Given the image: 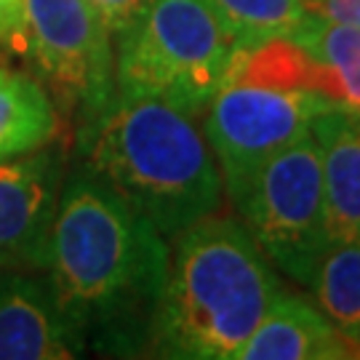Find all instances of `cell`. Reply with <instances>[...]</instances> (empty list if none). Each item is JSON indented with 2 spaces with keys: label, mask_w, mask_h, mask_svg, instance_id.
Returning <instances> with one entry per match:
<instances>
[{
  "label": "cell",
  "mask_w": 360,
  "mask_h": 360,
  "mask_svg": "<svg viewBox=\"0 0 360 360\" xmlns=\"http://www.w3.org/2000/svg\"><path fill=\"white\" fill-rule=\"evenodd\" d=\"M168 240L86 163L65 176L46 275L83 347L150 349Z\"/></svg>",
  "instance_id": "1"
},
{
  "label": "cell",
  "mask_w": 360,
  "mask_h": 360,
  "mask_svg": "<svg viewBox=\"0 0 360 360\" xmlns=\"http://www.w3.org/2000/svg\"><path fill=\"white\" fill-rule=\"evenodd\" d=\"M83 163L171 240L217 214L221 171L198 115L150 96H112L77 131Z\"/></svg>",
  "instance_id": "2"
},
{
  "label": "cell",
  "mask_w": 360,
  "mask_h": 360,
  "mask_svg": "<svg viewBox=\"0 0 360 360\" xmlns=\"http://www.w3.org/2000/svg\"><path fill=\"white\" fill-rule=\"evenodd\" d=\"M168 259L150 355L235 360L283 291L240 219L211 214L181 230Z\"/></svg>",
  "instance_id": "3"
},
{
  "label": "cell",
  "mask_w": 360,
  "mask_h": 360,
  "mask_svg": "<svg viewBox=\"0 0 360 360\" xmlns=\"http://www.w3.org/2000/svg\"><path fill=\"white\" fill-rule=\"evenodd\" d=\"M235 51L211 0H150L136 27L115 43V94L203 115Z\"/></svg>",
  "instance_id": "4"
},
{
  "label": "cell",
  "mask_w": 360,
  "mask_h": 360,
  "mask_svg": "<svg viewBox=\"0 0 360 360\" xmlns=\"http://www.w3.org/2000/svg\"><path fill=\"white\" fill-rule=\"evenodd\" d=\"M230 200L267 262L291 281L307 285L331 243L315 136L307 131L272 155Z\"/></svg>",
  "instance_id": "5"
},
{
  "label": "cell",
  "mask_w": 360,
  "mask_h": 360,
  "mask_svg": "<svg viewBox=\"0 0 360 360\" xmlns=\"http://www.w3.org/2000/svg\"><path fill=\"white\" fill-rule=\"evenodd\" d=\"M25 53L83 129L115 96V43L91 0H27Z\"/></svg>",
  "instance_id": "6"
},
{
  "label": "cell",
  "mask_w": 360,
  "mask_h": 360,
  "mask_svg": "<svg viewBox=\"0 0 360 360\" xmlns=\"http://www.w3.org/2000/svg\"><path fill=\"white\" fill-rule=\"evenodd\" d=\"M342 107L312 91H283L224 83L203 110V134L221 171L224 193L235 198L275 153L309 131L312 117Z\"/></svg>",
  "instance_id": "7"
},
{
  "label": "cell",
  "mask_w": 360,
  "mask_h": 360,
  "mask_svg": "<svg viewBox=\"0 0 360 360\" xmlns=\"http://www.w3.org/2000/svg\"><path fill=\"white\" fill-rule=\"evenodd\" d=\"M65 176L56 142L0 160V270L46 272Z\"/></svg>",
  "instance_id": "8"
},
{
  "label": "cell",
  "mask_w": 360,
  "mask_h": 360,
  "mask_svg": "<svg viewBox=\"0 0 360 360\" xmlns=\"http://www.w3.org/2000/svg\"><path fill=\"white\" fill-rule=\"evenodd\" d=\"M83 352L46 272L0 270V360H72Z\"/></svg>",
  "instance_id": "9"
},
{
  "label": "cell",
  "mask_w": 360,
  "mask_h": 360,
  "mask_svg": "<svg viewBox=\"0 0 360 360\" xmlns=\"http://www.w3.org/2000/svg\"><path fill=\"white\" fill-rule=\"evenodd\" d=\"M358 358L349 342L321 307L304 296L281 294L259 321L235 360H349Z\"/></svg>",
  "instance_id": "10"
},
{
  "label": "cell",
  "mask_w": 360,
  "mask_h": 360,
  "mask_svg": "<svg viewBox=\"0 0 360 360\" xmlns=\"http://www.w3.org/2000/svg\"><path fill=\"white\" fill-rule=\"evenodd\" d=\"M309 134L321 147L328 238L360 240V115L331 107L312 117Z\"/></svg>",
  "instance_id": "11"
},
{
  "label": "cell",
  "mask_w": 360,
  "mask_h": 360,
  "mask_svg": "<svg viewBox=\"0 0 360 360\" xmlns=\"http://www.w3.org/2000/svg\"><path fill=\"white\" fill-rule=\"evenodd\" d=\"M224 83H248L283 91H312L331 102H339L331 70L291 38H272L259 46L235 51L230 75Z\"/></svg>",
  "instance_id": "12"
},
{
  "label": "cell",
  "mask_w": 360,
  "mask_h": 360,
  "mask_svg": "<svg viewBox=\"0 0 360 360\" xmlns=\"http://www.w3.org/2000/svg\"><path fill=\"white\" fill-rule=\"evenodd\" d=\"M59 139V110L38 77L0 65V160Z\"/></svg>",
  "instance_id": "13"
},
{
  "label": "cell",
  "mask_w": 360,
  "mask_h": 360,
  "mask_svg": "<svg viewBox=\"0 0 360 360\" xmlns=\"http://www.w3.org/2000/svg\"><path fill=\"white\" fill-rule=\"evenodd\" d=\"M307 285L360 358V240H331Z\"/></svg>",
  "instance_id": "14"
},
{
  "label": "cell",
  "mask_w": 360,
  "mask_h": 360,
  "mask_svg": "<svg viewBox=\"0 0 360 360\" xmlns=\"http://www.w3.org/2000/svg\"><path fill=\"white\" fill-rule=\"evenodd\" d=\"M291 40L304 46L331 70L342 107L360 115V27L328 22L321 13H309V19L291 35Z\"/></svg>",
  "instance_id": "15"
},
{
  "label": "cell",
  "mask_w": 360,
  "mask_h": 360,
  "mask_svg": "<svg viewBox=\"0 0 360 360\" xmlns=\"http://www.w3.org/2000/svg\"><path fill=\"white\" fill-rule=\"evenodd\" d=\"M235 49L259 46L272 38H291L309 19L304 0H211Z\"/></svg>",
  "instance_id": "16"
},
{
  "label": "cell",
  "mask_w": 360,
  "mask_h": 360,
  "mask_svg": "<svg viewBox=\"0 0 360 360\" xmlns=\"http://www.w3.org/2000/svg\"><path fill=\"white\" fill-rule=\"evenodd\" d=\"M147 3L150 0H91V6L99 11V16L110 30L112 43H120L136 27Z\"/></svg>",
  "instance_id": "17"
},
{
  "label": "cell",
  "mask_w": 360,
  "mask_h": 360,
  "mask_svg": "<svg viewBox=\"0 0 360 360\" xmlns=\"http://www.w3.org/2000/svg\"><path fill=\"white\" fill-rule=\"evenodd\" d=\"M27 0H0V46L25 53L27 46Z\"/></svg>",
  "instance_id": "18"
},
{
  "label": "cell",
  "mask_w": 360,
  "mask_h": 360,
  "mask_svg": "<svg viewBox=\"0 0 360 360\" xmlns=\"http://www.w3.org/2000/svg\"><path fill=\"white\" fill-rule=\"evenodd\" d=\"M312 11L321 13L328 22L360 27V0H318Z\"/></svg>",
  "instance_id": "19"
},
{
  "label": "cell",
  "mask_w": 360,
  "mask_h": 360,
  "mask_svg": "<svg viewBox=\"0 0 360 360\" xmlns=\"http://www.w3.org/2000/svg\"><path fill=\"white\" fill-rule=\"evenodd\" d=\"M304 3H307V6H309V11H312V8H315V3H318V0H304Z\"/></svg>",
  "instance_id": "20"
}]
</instances>
